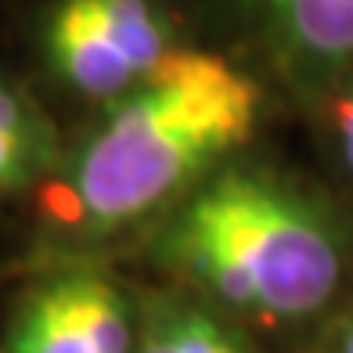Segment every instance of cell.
Instances as JSON below:
<instances>
[{
	"label": "cell",
	"mask_w": 353,
	"mask_h": 353,
	"mask_svg": "<svg viewBox=\"0 0 353 353\" xmlns=\"http://www.w3.org/2000/svg\"><path fill=\"white\" fill-rule=\"evenodd\" d=\"M260 116L263 87L252 72L223 54L176 47L148 83L101 108L40 188V242L58 256L51 267L155 231L245 148Z\"/></svg>",
	"instance_id": "obj_1"
},
{
	"label": "cell",
	"mask_w": 353,
	"mask_h": 353,
	"mask_svg": "<svg viewBox=\"0 0 353 353\" xmlns=\"http://www.w3.org/2000/svg\"><path fill=\"white\" fill-rule=\"evenodd\" d=\"M155 263L220 314L299 325L335 299L346 234L299 181L228 163L152 231Z\"/></svg>",
	"instance_id": "obj_2"
},
{
	"label": "cell",
	"mask_w": 353,
	"mask_h": 353,
	"mask_svg": "<svg viewBox=\"0 0 353 353\" xmlns=\"http://www.w3.org/2000/svg\"><path fill=\"white\" fill-rule=\"evenodd\" d=\"M40 51L61 90L108 108L148 83L176 43L159 0H51Z\"/></svg>",
	"instance_id": "obj_3"
},
{
	"label": "cell",
	"mask_w": 353,
	"mask_h": 353,
	"mask_svg": "<svg viewBox=\"0 0 353 353\" xmlns=\"http://www.w3.org/2000/svg\"><path fill=\"white\" fill-rule=\"evenodd\" d=\"M141 307L87 263L43 267L11 303L0 353H137Z\"/></svg>",
	"instance_id": "obj_4"
},
{
	"label": "cell",
	"mask_w": 353,
	"mask_h": 353,
	"mask_svg": "<svg viewBox=\"0 0 353 353\" xmlns=\"http://www.w3.org/2000/svg\"><path fill=\"white\" fill-rule=\"evenodd\" d=\"M242 8L299 94L321 98L353 76V0H242Z\"/></svg>",
	"instance_id": "obj_5"
},
{
	"label": "cell",
	"mask_w": 353,
	"mask_h": 353,
	"mask_svg": "<svg viewBox=\"0 0 353 353\" xmlns=\"http://www.w3.org/2000/svg\"><path fill=\"white\" fill-rule=\"evenodd\" d=\"M65 144L43 105L22 83L0 76V202L40 191L61 163Z\"/></svg>",
	"instance_id": "obj_6"
},
{
	"label": "cell",
	"mask_w": 353,
	"mask_h": 353,
	"mask_svg": "<svg viewBox=\"0 0 353 353\" xmlns=\"http://www.w3.org/2000/svg\"><path fill=\"white\" fill-rule=\"evenodd\" d=\"M137 353H256L220 310L188 292L155 296L141 307Z\"/></svg>",
	"instance_id": "obj_7"
},
{
	"label": "cell",
	"mask_w": 353,
	"mask_h": 353,
	"mask_svg": "<svg viewBox=\"0 0 353 353\" xmlns=\"http://www.w3.org/2000/svg\"><path fill=\"white\" fill-rule=\"evenodd\" d=\"M332 137H335V155H339L343 173L353 181V76L339 90V98H332Z\"/></svg>",
	"instance_id": "obj_8"
},
{
	"label": "cell",
	"mask_w": 353,
	"mask_h": 353,
	"mask_svg": "<svg viewBox=\"0 0 353 353\" xmlns=\"http://www.w3.org/2000/svg\"><path fill=\"white\" fill-rule=\"evenodd\" d=\"M328 353H353V310L339 321V328L328 339Z\"/></svg>",
	"instance_id": "obj_9"
}]
</instances>
